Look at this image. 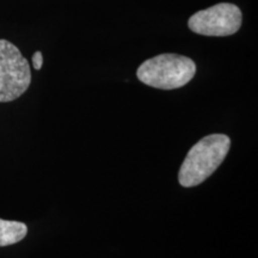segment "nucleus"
I'll list each match as a JSON object with an SVG mask.
<instances>
[{"instance_id": "nucleus-5", "label": "nucleus", "mask_w": 258, "mask_h": 258, "mask_svg": "<svg viewBox=\"0 0 258 258\" xmlns=\"http://www.w3.org/2000/svg\"><path fill=\"white\" fill-rule=\"evenodd\" d=\"M28 227L23 222L0 219V246L19 243L27 237Z\"/></svg>"}, {"instance_id": "nucleus-6", "label": "nucleus", "mask_w": 258, "mask_h": 258, "mask_svg": "<svg viewBox=\"0 0 258 258\" xmlns=\"http://www.w3.org/2000/svg\"><path fill=\"white\" fill-rule=\"evenodd\" d=\"M32 64H34L35 70H41L42 64H43V55L40 50L36 51V53L32 55Z\"/></svg>"}, {"instance_id": "nucleus-3", "label": "nucleus", "mask_w": 258, "mask_h": 258, "mask_svg": "<svg viewBox=\"0 0 258 258\" xmlns=\"http://www.w3.org/2000/svg\"><path fill=\"white\" fill-rule=\"evenodd\" d=\"M31 83V70L28 60L15 44L0 40V102L17 99Z\"/></svg>"}, {"instance_id": "nucleus-4", "label": "nucleus", "mask_w": 258, "mask_h": 258, "mask_svg": "<svg viewBox=\"0 0 258 258\" xmlns=\"http://www.w3.org/2000/svg\"><path fill=\"white\" fill-rule=\"evenodd\" d=\"M243 15L237 5L220 3L212 8L196 12L190 17L188 27L195 34L203 36H230L239 30Z\"/></svg>"}, {"instance_id": "nucleus-1", "label": "nucleus", "mask_w": 258, "mask_h": 258, "mask_svg": "<svg viewBox=\"0 0 258 258\" xmlns=\"http://www.w3.org/2000/svg\"><path fill=\"white\" fill-rule=\"evenodd\" d=\"M230 148L231 139L225 134L202 138L186 153L178 172L179 184L192 188L205 182L221 165Z\"/></svg>"}, {"instance_id": "nucleus-2", "label": "nucleus", "mask_w": 258, "mask_h": 258, "mask_svg": "<svg viewBox=\"0 0 258 258\" xmlns=\"http://www.w3.org/2000/svg\"><path fill=\"white\" fill-rule=\"evenodd\" d=\"M196 73V64L190 57L178 54H160L139 66L137 77L141 83L154 89L175 90L188 84Z\"/></svg>"}]
</instances>
